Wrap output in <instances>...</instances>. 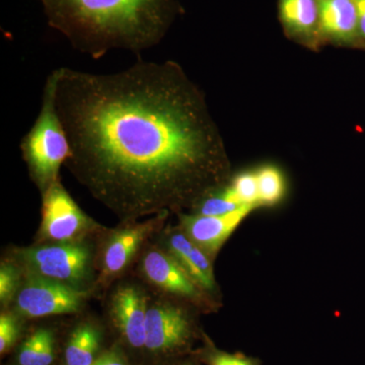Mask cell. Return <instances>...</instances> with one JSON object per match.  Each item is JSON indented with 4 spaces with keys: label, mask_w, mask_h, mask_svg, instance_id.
Here are the masks:
<instances>
[{
    "label": "cell",
    "mask_w": 365,
    "mask_h": 365,
    "mask_svg": "<svg viewBox=\"0 0 365 365\" xmlns=\"http://www.w3.org/2000/svg\"><path fill=\"white\" fill-rule=\"evenodd\" d=\"M169 212L158 213L143 222L128 220L122 227L110 230L96 258L98 284L105 287L122 275L153 235L160 234Z\"/></svg>",
    "instance_id": "6"
},
{
    "label": "cell",
    "mask_w": 365,
    "mask_h": 365,
    "mask_svg": "<svg viewBox=\"0 0 365 365\" xmlns=\"http://www.w3.org/2000/svg\"><path fill=\"white\" fill-rule=\"evenodd\" d=\"M88 295L86 289L23 274L13 302L14 313L26 319L76 314L83 309Z\"/></svg>",
    "instance_id": "8"
},
{
    "label": "cell",
    "mask_w": 365,
    "mask_h": 365,
    "mask_svg": "<svg viewBox=\"0 0 365 365\" xmlns=\"http://www.w3.org/2000/svg\"><path fill=\"white\" fill-rule=\"evenodd\" d=\"M160 247L176 259L203 292H215V274L208 255L194 244L182 230L165 232Z\"/></svg>",
    "instance_id": "12"
},
{
    "label": "cell",
    "mask_w": 365,
    "mask_h": 365,
    "mask_svg": "<svg viewBox=\"0 0 365 365\" xmlns=\"http://www.w3.org/2000/svg\"><path fill=\"white\" fill-rule=\"evenodd\" d=\"M56 343L53 329H36L19 346L16 365H52L56 359Z\"/></svg>",
    "instance_id": "16"
},
{
    "label": "cell",
    "mask_w": 365,
    "mask_h": 365,
    "mask_svg": "<svg viewBox=\"0 0 365 365\" xmlns=\"http://www.w3.org/2000/svg\"><path fill=\"white\" fill-rule=\"evenodd\" d=\"M155 365H198L196 362L192 361V360L187 359H175L172 360H168V361L160 362Z\"/></svg>",
    "instance_id": "25"
},
{
    "label": "cell",
    "mask_w": 365,
    "mask_h": 365,
    "mask_svg": "<svg viewBox=\"0 0 365 365\" xmlns=\"http://www.w3.org/2000/svg\"><path fill=\"white\" fill-rule=\"evenodd\" d=\"M150 297L134 283H122L110 302V316L124 349L134 355L144 354L145 324Z\"/></svg>",
    "instance_id": "9"
},
{
    "label": "cell",
    "mask_w": 365,
    "mask_h": 365,
    "mask_svg": "<svg viewBox=\"0 0 365 365\" xmlns=\"http://www.w3.org/2000/svg\"><path fill=\"white\" fill-rule=\"evenodd\" d=\"M23 281V272L13 260L4 261L0 266V302L7 306L14 302Z\"/></svg>",
    "instance_id": "20"
},
{
    "label": "cell",
    "mask_w": 365,
    "mask_h": 365,
    "mask_svg": "<svg viewBox=\"0 0 365 365\" xmlns=\"http://www.w3.org/2000/svg\"><path fill=\"white\" fill-rule=\"evenodd\" d=\"M48 24L93 59L112 50L140 57L167 35L177 0H39Z\"/></svg>",
    "instance_id": "2"
},
{
    "label": "cell",
    "mask_w": 365,
    "mask_h": 365,
    "mask_svg": "<svg viewBox=\"0 0 365 365\" xmlns=\"http://www.w3.org/2000/svg\"><path fill=\"white\" fill-rule=\"evenodd\" d=\"M227 189L242 205H253L257 207L260 205L256 173H242L235 178Z\"/></svg>",
    "instance_id": "19"
},
{
    "label": "cell",
    "mask_w": 365,
    "mask_h": 365,
    "mask_svg": "<svg viewBox=\"0 0 365 365\" xmlns=\"http://www.w3.org/2000/svg\"><path fill=\"white\" fill-rule=\"evenodd\" d=\"M96 258L88 240L71 242L35 244L13 252V260L26 275L38 276L86 289Z\"/></svg>",
    "instance_id": "4"
},
{
    "label": "cell",
    "mask_w": 365,
    "mask_h": 365,
    "mask_svg": "<svg viewBox=\"0 0 365 365\" xmlns=\"http://www.w3.org/2000/svg\"><path fill=\"white\" fill-rule=\"evenodd\" d=\"M198 357L205 365H260L258 359L242 353H228L218 349L208 338H205V345Z\"/></svg>",
    "instance_id": "18"
},
{
    "label": "cell",
    "mask_w": 365,
    "mask_h": 365,
    "mask_svg": "<svg viewBox=\"0 0 365 365\" xmlns=\"http://www.w3.org/2000/svg\"><path fill=\"white\" fill-rule=\"evenodd\" d=\"M137 58L110 74L57 68V110L71 145L66 165L123 222L207 194L225 163L200 88L177 62Z\"/></svg>",
    "instance_id": "1"
},
{
    "label": "cell",
    "mask_w": 365,
    "mask_h": 365,
    "mask_svg": "<svg viewBox=\"0 0 365 365\" xmlns=\"http://www.w3.org/2000/svg\"><path fill=\"white\" fill-rule=\"evenodd\" d=\"M104 331L96 322L86 319L74 327L64 347L63 365H91L104 352Z\"/></svg>",
    "instance_id": "14"
},
{
    "label": "cell",
    "mask_w": 365,
    "mask_h": 365,
    "mask_svg": "<svg viewBox=\"0 0 365 365\" xmlns=\"http://www.w3.org/2000/svg\"><path fill=\"white\" fill-rule=\"evenodd\" d=\"M280 19L289 32L302 37L319 33V0H280Z\"/></svg>",
    "instance_id": "15"
},
{
    "label": "cell",
    "mask_w": 365,
    "mask_h": 365,
    "mask_svg": "<svg viewBox=\"0 0 365 365\" xmlns=\"http://www.w3.org/2000/svg\"><path fill=\"white\" fill-rule=\"evenodd\" d=\"M359 14V39L365 43V0H354Z\"/></svg>",
    "instance_id": "24"
},
{
    "label": "cell",
    "mask_w": 365,
    "mask_h": 365,
    "mask_svg": "<svg viewBox=\"0 0 365 365\" xmlns=\"http://www.w3.org/2000/svg\"><path fill=\"white\" fill-rule=\"evenodd\" d=\"M57 69L46 79L37 119L21 139V155L41 193L60 180V170L71 155V145L56 106Z\"/></svg>",
    "instance_id": "3"
},
{
    "label": "cell",
    "mask_w": 365,
    "mask_h": 365,
    "mask_svg": "<svg viewBox=\"0 0 365 365\" xmlns=\"http://www.w3.org/2000/svg\"><path fill=\"white\" fill-rule=\"evenodd\" d=\"M91 365H132L130 359L121 345H115L104 350L100 357Z\"/></svg>",
    "instance_id": "23"
},
{
    "label": "cell",
    "mask_w": 365,
    "mask_h": 365,
    "mask_svg": "<svg viewBox=\"0 0 365 365\" xmlns=\"http://www.w3.org/2000/svg\"><path fill=\"white\" fill-rule=\"evenodd\" d=\"M139 271L153 287L174 297L198 299L203 292L176 259L160 246L148 247L144 251Z\"/></svg>",
    "instance_id": "10"
},
{
    "label": "cell",
    "mask_w": 365,
    "mask_h": 365,
    "mask_svg": "<svg viewBox=\"0 0 365 365\" xmlns=\"http://www.w3.org/2000/svg\"><path fill=\"white\" fill-rule=\"evenodd\" d=\"M101 230L79 207L61 180L43 192L42 220L36 244L83 241Z\"/></svg>",
    "instance_id": "7"
},
{
    "label": "cell",
    "mask_w": 365,
    "mask_h": 365,
    "mask_svg": "<svg viewBox=\"0 0 365 365\" xmlns=\"http://www.w3.org/2000/svg\"><path fill=\"white\" fill-rule=\"evenodd\" d=\"M248 205L223 215H180L181 230L208 256L220 251L242 220L256 208Z\"/></svg>",
    "instance_id": "11"
},
{
    "label": "cell",
    "mask_w": 365,
    "mask_h": 365,
    "mask_svg": "<svg viewBox=\"0 0 365 365\" xmlns=\"http://www.w3.org/2000/svg\"><path fill=\"white\" fill-rule=\"evenodd\" d=\"M258 182L259 204L273 205L284 195L285 184L282 174L275 167L266 165L256 172Z\"/></svg>",
    "instance_id": "17"
},
{
    "label": "cell",
    "mask_w": 365,
    "mask_h": 365,
    "mask_svg": "<svg viewBox=\"0 0 365 365\" xmlns=\"http://www.w3.org/2000/svg\"><path fill=\"white\" fill-rule=\"evenodd\" d=\"M248 206V205H246ZM244 207L232 196L227 188L217 194L205 196L197 206V215H223Z\"/></svg>",
    "instance_id": "21"
},
{
    "label": "cell",
    "mask_w": 365,
    "mask_h": 365,
    "mask_svg": "<svg viewBox=\"0 0 365 365\" xmlns=\"http://www.w3.org/2000/svg\"><path fill=\"white\" fill-rule=\"evenodd\" d=\"M319 6L321 35L342 43L359 39V14L354 0H319Z\"/></svg>",
    "instance_id": "13"
},
{
    "label": "cell",
    "mask_w": 365,
    "mask_h": 365,
    "mask_svg": "<svg viewBox=\"0 0 365 365\" xmlns=\"http://www.w3.org/2000/svg\"><path fill=\"white\" fill-rule=\"evenodd\" d=\"M195 335L193 321L182 307L150 297L143 357L155 364L179 359L193 344Z\"/></svg>",
    "instance_id": "5"
},
{
    "label": "cell",
    "mask_w": 365,
    "mask_h": 365,
    "mask_svg": "<svg viewBox=\"0 0 365 365\" xmlns=\"http://www.w3.org/2000/svg\"><path fill=\"white\" fill-rule=\"evenodd\" d=\"M21 317L13 312H4L0 316V353L2 356L11 351L21 336Z\"/></svg>",
    "instance_id": "22"
}]
</instances>
